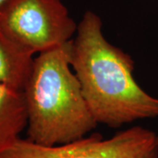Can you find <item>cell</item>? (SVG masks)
I'll return each mask as SVG.
<instances>
[{
  "mask_svg": "<svg viewBox=\"0 0 158 158\" xmlns=\"http://www.w3.org/2000/svg\"><path fill=\"white\" fill-rule=\"evenodd\" d=\"M71 67L98 124L118 128L158 117V98L138 85L132 57L106 40L94 11H85L77 24Z\"/></svg>",
  "mask_w": 158,
  "mask_h": 158,
  "instance_id": "obj_1",
  "label": "cell"
},
{
  "mask_svg": "<svg viewBox=\"0 0 158 158\" xmlns=\"http://www.w3.org/2000/svg\"><path fill=\"white\" fill-rule=\"evenodd\" d=\"M72 40L38 54L23 89L27 139L43 146L86 136L98 122L71 70Z\"/></svg>",
  "mask_w": 158,
  "mask_h": 158,
  "instance_id": "obj_2",
  "label": "cell"
},
{
  "mask_svg": "<svg viewBox=\"0 0 158 158\" xmlns=\"http://www.w3.org/2000/svg\"><path fill=\"white\" fill-rule=\"evenodd\" d=\"M77 24L62 0H6L0 30L32 55L72 40Z\"/></svg>",
  "mask_w": 158,
  "mask_h": 158,
  "instance_id": "obj_3",
  "label": "cell"
},
{
  "mask_svg": "<svg viewBox=\"0 0 158 158\" xmlns=\"http://www.w3.org/2000/svg\"><path fill=\"white\" fill-rule=\"evenodd\" d=\"M0 158H158V134L133 127L108 139L92 134L56 146L19 138Z\"/></svg>",
  "mask_w": 158,
  "mask_h": 158,
  "instance_id": "obj_4",
  "label": "cell"
},
{
  "mask_svg": "<svg viewBox=\"0 0 158 158\" xmlns=\"http://www.w3.org/2000/svg\"><path fill=\"white\" fill-rule=\"evenodd\" d=\"M27 127L23 92L0 84V155L17 141Z\"/></svg>",
  "mask_w": 158,
  "mask_h": 158,
  "instance_id": "obj_5",
  "label": "cell"
},
{
  "mask_svg": "<svg viewBox=\"0 0 158 158\" xmlns=\"http://www.w3.org/2000/svg\"><path fill=\"white\" fill-rule=\"evenodd\" d=\"M34 58L0 30V84L23 91Z\"/></svg>",
  "mask_w": 158,
  "mask_h": 158,
  "instance_id": "obj_6",
  "label": "cell"
},
{
  "mask_svg": "<svg viewBox=\"0 0 158 158\" xmlns=\"http://www.w3.org/2000/svg\"><path fill=\"white\" fill-rule=\"evenodd\" d=\"M6 0H0V6L2 5V4H4L5 2H6Z\"/></svg>",
  "mask_w": 158,
  "mask_h": 158,
  "instance_id": "obj_7",
  "label": "cell"
}]
</instances>
